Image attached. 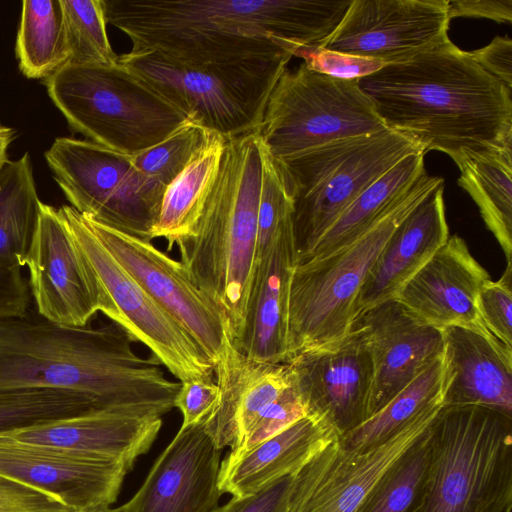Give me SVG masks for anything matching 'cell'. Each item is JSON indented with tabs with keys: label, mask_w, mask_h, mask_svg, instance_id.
<instances>
[{
	"label": "cell",
	"mask_w": 512,
	"mask_h": 512,
	"mask_svg": "<svg viewBox=\"0 0 512 512\" xmlns=\"http://www.w3.org/2000/svg\"><path fill=\"white\" fill-rule=\"evenodd\" d=\"M444 182L397 226L368 272L353 305V321L378 304L394 300L449 238Z\"/></svg>",
	"instance_id": "23"
},
{
	"label": "cell",
	"mask_w": 512,
	"mask_h": 512,
	"mask_svg": "<svg viewBox=\"0 0 512 512\" xmlns=\"http://www.w3.org/2000/svg\"><path fill=\"white\" fill-rule=\"evenodd\" d=\"M297 265L290 218L267 252L255 260L244 327L234 346L246 357L271 364L288 362L289 297Z\"/></svg>",
	"instance_id": "22"
},
{
	"label": "cell",
	"mask_w": 512,
	"mask_h": 512,
	"mask_svg": "<svg viewBox=\"0 0 512 512\" xmlns=\"http://www.w3.org/2000/svg\"><path fill=\"white\" fill-rule=\"evenodd\" d=\"M87 512H121V511H120L119 507H117V508L108 507V508H101V509H96V510H92V511H87Z\"/></svg>",
	"instance_id": "48"
},
{
	"label": "cell",
	"mask_w": 512,
	"mask_h": 512,
	"mask_svg": "<svg viewBox=\"0 0 512 512\" xmlns=\"http://www.w3.org/2000/svg\"><path fill=\"white\" fill-rule=\"evenodd\" d=\"M69 62L112 65L118 57L107 35L102 0H61Z\"/></svg>",
	"instance_id": "34"
},
{
	"label": "cell",
	"mask_w": 512,
	"mask_h": 512,
	"mask_svg": "<svg viewBox=\"0 0 512 512\" xmlns=\"http://www.w3.org/2000/svg\"><path fill=\"white\" fill-rule=\"evenodd\" d=\"M352 0H102L132 42L191 65L294 57L321 46Z\"/></svg>",
	"instance_id": "1"
},
{
	"label": "cell",
	"mask_w": 512,
	"mask_h": 512,
	"mask_svg": "<svg viewBox=\"0 0 512 512\" xmlns=\"http://www.w3.org/2000/svg\"><path fill=\"white\" fill-rule=\"evenodd\" d=\"M384 129L358 80L334 78L302 63L281 74L259 133L270 155L283 160L332 141Z\"/></svg>",
	"instance_id": "10"
},
{
	"label": "cell",
	"mask_w": 512,
	"mask_h": 512,
	"mask_svg": "<svg viewBox=\"0 0 512 512\" xmlns=\"http://www.w3.org/2000/svg\"><path fill=\"white\" fill-rule=\"evenodd\" d=\"M41 203L29 153L8 159L0 167V267L26 265Z\"/></svg>",
	"instance_id": "30"
},
{
	"label": "cell",
	"mask_w": 512,
	"mask_h": 512,
	"mask_svg": "<svg viewBox=\"0 0 512 512\" xmlns=\"http://www.w3.org/2000/svg\"><path fill=\"white\" fill-rule=\"evenodd\" d=\"M387 129L456 165L512 148V91L450 39L358 79Z\"/></svg>",
	"instance_id": "3"
},
{
	"label": "cell",
	"mask_w": 512,
	"mask_h": 512,
	"mask_svg": "<svg viewBox=\"0 0 512 512\" xmlns=\"http://www.w3.org/2000/svg\"><path fill=\"white\" fill-rule=\"evenodd\" d=\"M59 211L114 304L112 322L146 345L180 382L214 381V366L206 353L108 252L86 217L71 205Z\"/></svg>",
	"instance_id": "13"
},
{
	"label": "cell",
	"mask_w": 512,
	"mask_h": 512,
	"mask_svg": "<svg viewBox=\"0 0 512 512\" xmlns=\"http://www.w3.org/2000/svg\"><path fill=\"white\" fill-rule=\"evenodd\" d=\"M449 23L448 0H352L320 47L399 63L449 39Z\"/></svg>",
	"instance_id": "16"
},
{
	"label": "cell",
	"mask_w": 512,
	"mask_h": 512,
	"mask_svg": "<svg viewBox=\"0 0 512 512\" xmlns=\"http://www.w3.org/2000/svg\"><path fill=\"white\" fill-rule=\"evenodd\" d=\"M489 279V273L472 256L466 242L454 235L395 300L436 328L459 326L489 332L477 306L480 288Z\"/></svg>",
	"instance_id": "21"
},
{
	"label": "cell",
	"mask_w": 512,
	"mask_h": 512,
	"mask_svg": "<svg viewBox=\"0 0 512 512\" xmlns=\"http://www.w3.org/2000/svg\"><path fill=\"white\" fill-rule=\"evenodd\" d=\"M457 166L459 186L472 197L512 264V148L470 155Z\"/></svg>",
	"instance_id": "31"
},
{
	"label": "cell",
	"mask_w": 512,
	"mask_h": 512,
	"mask_svg": "<svg viewBox=\"0 0 512 512\" xmlns=\"http://www.w3.org/2000/svg\"><path fill=\"white\" fill-rule=\"evenodd\" d=\"M225 143L222 136L212 134L186 167L165 187L153 239H165L168 251L192 234L217 178Z\"/></svg>",
	"instance_id": "28"
},
{
	"label": "cell",
	"mask_w": 512,
	"mask_h": 512,
	"mask_svg": "<svg viewBox=\"0 0 512 512\" xmlns=\"http://www.w3.org/2000/svg\"><path fill=\"white\" fill-rule=\"evenodd\" d=\"M444 406L476 405L512 417V349L489 332L443 328Z\"/></svg>",
	"instance_id": "26"
},
{
	"label": "cell",
	"mask_w": 512,
	"mask_h": 512,
	"mask_svg": "<svg viewBox=\"0 0 512 512\" xmlns=\"http://www.w3.org/2000/svg\"><path fill=\"white\" fill-rule=\"evenodd\" d=\"M0 512H78L59 498L0 475Z\"/></svg>",
	"instance_id": "41"
},
{
	"label": "cell",
	"mask_w": 512,
	"mask_h": 512,
	"mask_svg": "<svg viewBox=\"0 0 512 512\" xmlns=\"http://www.w3.org/2000/svg\"><path fill=\"white\" fill-rule=\"evenodd\" d=\"M96 411L91 400L66 391L0 394V432Z\"/></svg>",
	"instance_id": "35"
},
{
	"label": "cell",
	"mask_w": 512,
	"mask_h": 512,
	"mask_svg": "<svg viewBox=\"0 0 512 512\" xmlns=\"http://www.w3.org/2000/svg\"><path fill=\"white\" fill-rule=\"evenodd\" d=\"M86 219L108 252L192 337L215 368L228 337L225 317L193 283L182 263L150 241Z\"/></svg>",
	"instance_id": "15"
},
{
	"label": "cell",
	"mask_w": 512,
	"mask_h": 512,
	"mask_svg": "<svg viewBox=\"0 0 512 512\" xmlns=\"http://www.w3.org/2000/svg\"><path fill=\"white\" fill-rule=\"evenodd\" d=\"M180 383L174 407L182 413V426L204 422L218 404L220 391L217 383L203 379Z\"/></svg>",
	"instance_id": "42"
},
{
	"label": "cell",
	"mask_w": 512,
	"mask_h": 512,
	"mask_svg": "<svg viewBox=\"0 0 512 512\" xmlns=\"http://www.w3.org/2000/svg\"><path fill=\"white\" fill-rule=\"evenodd\" d=\"M15 51L31 79H46L69 62L61 0L22 2Z\"/></svg>",
	"instance_id": "32"
},
{
	"label": "cell",
	"mask_w": 512,
	"mask_h": 512,
	"mask_svg": "<svg viewBox=\"0 0 512 512\" xmlns=\"http://www.w3.org/2000/svg\"><path fill=\"white\" fill-rule=\"evenodd\" d=\"M419 152L425 153L407 135L384 129L332 141L279 160L293 200L298 264L367 187L403 158Z\"/></svg>",
	"instance_id": "9"
},
{
	"label": "cell",
	"mask_w": 512,
	"mask_h": 512,
	"mask_svg": "<svg viewBox=\"0 0 512 512\" xmlns=\"http://www.w3.org/2000/svg\"><path fill=\"white\" fill-rule=\"evenodd\" d=\"M443 182L423 172L353 242L323 258L297 265L289 297L288 362L303 351L334 344L349 333L353 305L382 249L401 221Z\"/></svg>",
	"instance_id": "6"
},
{
	"label": "cell",
	"mask_w": 512,
	"mask_h": 512,
	"mask_svg": "<svg viewBox=\"0 0 512 512\" xmlns=\"http://www.w3.org/2000/svg\"><path fill=\"white\" fill-rule=\"evenodd\" d=\"M214 134L189 120L156 145L130 156L143 175L167 186Z\"/></svg>",
	"instance_id": "36"
},
{
	"label": "cell",
	"mask_w": 512,
	"mask_h": 512,
	"mask_svg": "<svg viewBox=\"0 0 512 512\" xmlns=\"http://www.w3.org/2000/svg\"><path fill=\"white\" fill-rule=\"evenodd\" d=\"M477 306L487 330L512 349V264H507L499 280L482 285Z\"/></svg>",
	"instance_id": "39"
},
{
	"label": "cell",
	"mask_w": 512,
	"mask_h": 512,
	"mask_svg": "<svg viewBox=\"0 0 512 512\" xmlns=\"http://www.w3.org/2000/svg\"><path fill=\"white\" fill-rule=\"evenodd\" d=\"M162 426V417L104 410L5 431L19 441L73 450L114 460L130 470L147 453Z\"/></svg>",
	"instance_id": "24"
},
{
	"label": "cell",
	"mask_w": 512,
	"mask_h": 512,
	"mask_svg": "<svg viewBox=\"0 0 512 512\" xmlns=\"http://www.w3.org/2000/svg\"><path fill=\"white\" fill-rule=\"evenodd\" d=\"M26 265L35 309L44 318L63 326L85 327L102 312L113 321L114 304L59 208L41 203Z\"/></svg>",
	"instance_id": "14"
},
{
	"label": "cell",
	"mask_w": 512,
	"mask_h": 512,
	"mask_svg": "<svg viewBox=\"0 0 512 512\" xmlns=\"http://www.w3.org/2000/svg\"><path fill=\"white\" fill-rule=\"evenodd\" d=\"M424 157L423 152L406 156L367 187L339 215L301 263L323 258L363 234L426 171Z\"/></svg>",
	"instance_id": "29"
},
{
	"label": "cell",
	"mask_w": 512,
	"mask_h": 512,
	"mask_svg": "<svg viewBox=\"0 0 512 512\" xmlns=\"http://www.w3.org/2000/svg\"><path fill=\"white\" fill-rule=\"evenodd\" d=\"M265 151L259 131L226 141L193 232L175 245L190 279L222 311L234 346L243 331L254 272Z\"/></svg>",
	"instance_id": "4"
},
{
	"label": "cell",
	"mask_w": 512,
	"mask_h": 512,
	"mask_svg": "<svg viewBox=\"0 0 512 512\" xmlns=\"http://www.w3.org/2000/svg\"><path fill=\"white\" fill-rule=\"evenodd\" d=\"M307 415L306 405L295 381L287 386L279 396L265 408L252 425L240 445L230 451V455L241 454L257 444L280 433Z\"/></svg>",
	"instance_id": "38"
},
{
	"label": "cell",
	"mask_w": 512,
	"mask_h": 512,
	"mask_svg": "<svg viewBox=\"0 0 512 512\" xmlns=\"http://www.w3.org/2000/svg\"><path fill=\"white\" fill-rule=\"evenodd\" d=\"M288 364L307 414L325 415L340 434L369 417L373 365L358 329L334 344L303 351Z\"/></svg>",
	"instance_id": "18"
},
{
	"label": "cell",
	"mask_w": 512,
	"mask_h": 512,
	"mask_svg": "<svg viewBox=\"0 0 512 512\" xmlns=\"http://www.w3.org/2000/svg\"><path fill=\"white\" fill-rule=\"evenodd\" d=\"M119 324L70 327L34 308L0 319V394L66 391L102 410L161 416L174 407L180 382L167 379L153 355L138 356Z\"/></svg>",
	"instance_id": "2"
},
{
	"label": "cell",
	"mask_w": 512,
	"mask_h": 512,
	"mask_svg": "<svg viewBox=\"0 0 512 512\" xmlns=\"http://www.w3.org/2000/svg\"><path fill=\"white\" fill-rule=\"evenodd\" d=\"M44 84L73 130L128 156L156 145L189 121L182 110L119 62H67Z\"/></svg>",
	"instance_id": "7"
},
{
	"label": "cell",
	"mask_w": 512,
	"mask_h": 512,
	"mask_svg": "<svg viewBox=\"0 0 512 512\" xmlns=\"http://www.w3.org/2000/svg\"><path fill=\"white\" fill-rule=\"evenodd\" d=\"M30 289L20 268L0 267V319L21 317L29 311Z\"/></svg>",
	"instance_id": "43"
},
{
	"label": "cell",
	"mask_w": 512,
	"mask_h": 512,
	"mask_svg": "<svg viewBox=\"0 0 512 512\" xmlns=\"http://www.w3.org/2000/svg\"><path fill=\"white\" fill-rule=\"evenodd\" d=\"M129 471L118 461L0 432V475L52 494L78 512L110 507Z\"/></svg>",
	"instance_id": "17"
},
{
	"label": "cell",
	"mask_w": 512,
	"mask_h": 512,
	"mask_svg": "<svg viewBox=\"0 0 512 512\" xmlns=\"http://www.w3.org/2000/svg\"><path fill=\"white\" fill-rule=\"evenodd\" d=\"M445 388L446 362L443 353L377 412L340 434V440L351 447L378 442L423 411L444 405Z\"/></svg>",
	"instance_id": "33"
},
{
	"label": "cell",
	"mask_w": 512,
	"mask_h": 512,
	"mask_svg": "<svg viewBox=\"0 0 512 512\" xmlns=\"http://www.w3.org/2000/svg\"><path fill=\"white\" fill-rule=\"evenodd\" d=\"M430 431L431 428L423 441L381 487L364 512L409 511L426 467Z\"/></svg>",
	"instance_id": "37"
},
{
	"label": "cell",
	"mask_w": 512,
	"mask_h": 512,
	"mask_svg": "<svg viewBox=\"0 0 512 512\" xmlns=\"http://www.w3.org/2000/svg\"><path fill=\"white\" fill-rule=\"evenodd\" d=\"M220 391L204 429L218 449L235 450L259 415L294 379L288 363L254 361L237 350L227 337L214 368Z\"/></svg>",
	"instance_id": "25"
},
{
	"label": "cell",
	"mask_w": 512,
	"mask_h": 512,
	"mask_svg": "<svg viewBox=\"0 0 512 512\" xmlns=\"http://www.w3.org/2000/svg\"><path fill=\"white\" fill-rule=\"evenodd\" d=\"M221 450L204 422L181 426L121 512H215Z\"/></svg>",
	"instance_id": "19"
},
{
	"label": "cell",
	"mask_w": 512,
	"mask_h": 512,
	"mask_svg": "<svg viewBox=\"0 0 512 512\" xmlns=\"http://www.w3.org/2000/svg\"><path fill=\"white\" fill-rule=\"evenodd\" d=\"M15 138V131L0 123V167L8 160V148Z\"/></svg>",
	"instance_id": "47"
},
{
	"label": "cell",
	"mask_w": 512,
	"mask_h": 512,
	"mask_svg": "<svg viewBox=\"0 0 512 512\" xmlns=\"http://www.w3.org/2000/svg\"><path fill=\"white\" fill-rule=\"evenodd\" d=\"M448 16L487 18L511 23L512 0H448Z\"/></svg>",
	"instance_id": "46"
},
{
	"label": "cell",
	"mask_w": 512,
	"mask_h": 512,
	"mask_svg": "<svg viewBox=\"0 0 512 512\" xmlns=\"http://www.w3.org/2000/svg\"><path fill=\"white\" fill-rule=\"evenodd\" d=\"M45 159L79 213L151 242L166 186L140 173L130 156L88 139L59 137Z\"/></svg>",
	"instance_id": "11"
},
{
	"label": "cell",
	"mask_w": 512,
	"mask_h": 512,
	"mask_svg": "<svg viewBox=\"0 0 512 512\" xmlns=\"http://www.w3.org/2000/svg\"><path fill=\"white\" fill-rule=\"evenodd\" d=\"M351 328L361 332L371 354L369 417L444 353L443 329L421 321L395 299L364 312Z\"/></svg>",
	"instance_id": "20"
},
{
	"label": "cell",
	"mask_w": 512,
	"mask_h": 512,
	"mask_svg": "<svg viewBox=\"0 0 512 512\" xmlns=\"http://www.w3.org/2000/svg\"><path fill=\"white\" fill-rule=\"evenodd\" d=\"M443 406L423 411L373 444L351 447L339 435L290 476L281 512H364L426 437Z\"/></svg>",
	"instance_id": "12"
},
{
	"label": "cell",
	"mask_w": 512,
	"mask_h": 512,
	"mask_svg": "<svg viewBox=\"0 0 512 512\" xmlns=\"http://www.w3.org/2000/svg\"><path fill=\"white\" fill-rule=\"evenodd\" d=\"M511 423L512 417L486 407L443 406L408 512H511Z\"/></svg>",
	"instance_id": "5"
},
{
	"label": "cell",
	"mask_w": 512,
	"mask_h": 512,
	"mask_svg": "<svg viewBox=\"0 0 512 512\" xmlns=\"http://www.w3.org/2000/svg\"><path fill=\"white\" fill-rule=\"evenodd\" d=\"M289 478H284L253 496L241 499L232 497L215 512H281Z\"/></svg>",
	"instance_id": "45"
},
{
	"label": "cell",
	"mask_w": 512,
	"mask_h": 512,
	"mask_svg": "<svg viewBox=\"0 0 512 512\" xmlns=\"http://www.w3.org/2000/svg\"><path fill=\"white\" fill-rule=\"evenodd\" d=\"M291 56L191 65L155 50L129 51L118 62L152 85L189 120L226 141L260 130L270 95Z\"/></svg>",
	"instance_id": "8"
},
{
	"label": "cell",
	"mask_w": 512,
	"mask_h": 512,
	"mask_svg": "<svg viewBox=\"0 0 512 512\" xmlns=\"http://www.w3.org/2000/svg\"><path fill=\"white\" fill-rule=\"evenodd\" d=\"M469 53L484 70L512 91V40L510 37L497 36L487 46Z\"/></svg>",
	"instance_id": "44"
},
{
	"label": "cell",
	"mask_w": 512,
	"mask_h": 512,
	"mask_svg": "<svg viewBox=\"0 0 512 512\" xmlns=\"http://www.w3.org/2000/svg\"><path fill=\"white\" fill-rule=\"evenodd\" d=\"M340 432L325 416L309 413L251 449L220 464V492L245 498L294 475Z\"/></svg>",
	"instance_id": "27"
},
{
	"label": "cell",
	"mask_w": 512,
	"mask_h": 512,
	"mask_svg": "<svg viewBox=\"0 0 512 512\" xmlns=\"http://www.w3.org/2000/svg\"><path fill=\"white\" fill-rule=\"evenodd\" d=\"M294 56L303 58L305 66L312 71L344 80L361 79L387 65L377 59L345 54L320 46L301 47Z\"/></svg>",
	"instance_id": "40"
}]
</instances>
